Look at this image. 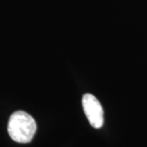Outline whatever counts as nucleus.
I'll list each match as a JSON object with an SVG mask.
<instances>
[{
  "label": "nucleus",
  "mask_w": 147,
  "mask_h": 147,
  "mask_svg": "<svg viewBox=\"0 0 147 147\" xmlns=\"http://www.w3.org/2000/svg\"><path fill=\"white\" fill-rule=\"evenodd\" d=\"M35 120L28 113L19 110L11 115L7 131L10 137L18 143H29L32 141L36 132Z\"/></svg>",
  "instance_id": "nucleus-1"
},
{
  "label": "nucleus",
  "mask_w": 147,
  "mask_h": 147,
  "mask_svg": "<svg viewBox=\"0 0 147 147\" xmlns=\"http://www.w3.org/2000/svg\"><path fill=\"white\" fill-rule=\"evenodd\" d=\"M84 113L94 128H100L104 123V112L102 106L93 95L85 94L82 100Z\"/></svg>",
  "instance_id": "nucleus-2"
}]
</instances>
